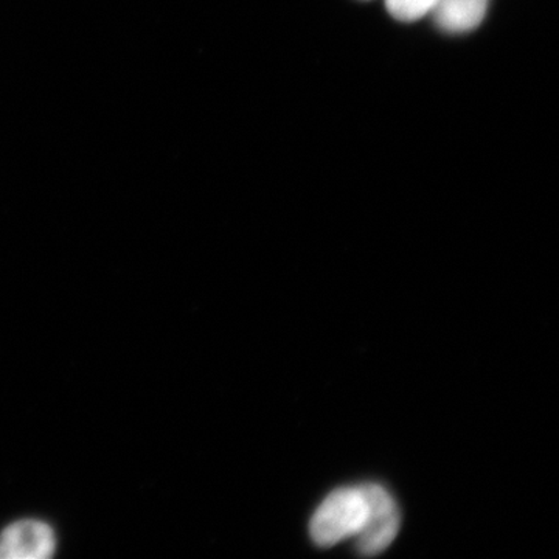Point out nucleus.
Instances as JSON below:
<instances>
[{
    "label": "nucleus",
    "mask_w": 559,
    "mask_h": 559,
    "mask_svg": "<svg viewBox=\"0 0 559 559\" xmlns=\"http://www.w3.org/2000/svg\"><path fill=\"white\" fill-rule=\"evenodd\" d=\"M437 0H385L389 13L401 22H415L430 13Z\"/></svg>",
    "instance_id": "obj_5"
},
{
    "label": "nucleus",
    "mask_w": 559,
    "mask_h": 559,
    "mask_svg": "<svg viewBox=\"0 0 559 559\" xmlns=\"http://www.w3.org/2000/svg\"><path fill=\"white\" fill-rule=\"evenodd\" d=\"M487 5L488 0H437L432 13L444 32L465 33L479 27Z\"/></svg>",
    "instance_id": "obj_4"
},
{
    "label": "nucleus",
    "mask_w": 559,
    "mask_h": 559,
    "mask_svg": "<svg viewBox=\"0 0 559 559\" xmlns=\"http://www.w3.org/2000/svg\"><path fill=\"white\" fill-rule=\"evenodd\" d=\"M57 550V536L47 522H13L0 533V559H44Z\"/></svg>",
    "instance_id": "obj_3"
},
{
    "label": "nucleus",
    "mask_w": 559,
    "mask_h": 559,
    "mask_svg": "<svg viewBox=\"0 0 559 559\" xmlns=\"http://www.w3.org/2000/svg\"><path fill=\"white\" fill-rule=\"evenodd\" d=\"M362 488H341L323 500L311 520V536L320 547H331L356 536L367 520Z\"/></svg>",
    "instance_id": "obj_1"
},
{
    "label": "nucleus",
    "mask_w": 559,
    "mask_h": 559,
    "mask_svg": "<svg viewBox=\"0 0 559 559\" xmlns=\"http://www.w3.org/2000/svg\"><path fill=\"white\" fill-rule=\"evenodd\" d=\"M367 500V520L356 538L360 555L373 557L388 549L399 535L400 511L395 499L381 485H360Z\"/></svg>",
    "instance_id": "obj_2"
}]
</instances>
